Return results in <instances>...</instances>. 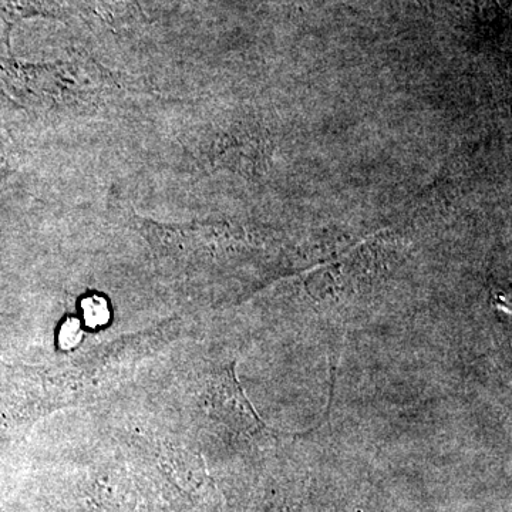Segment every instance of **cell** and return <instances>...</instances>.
Returning a JSON list of instances; mask_svg holds the SVG:
<instances>
[{
  "label": "cell",
  "instance_id": "cell-1",
  "mask_svg": "<svg viewBox=\"0 0 512 512\" xmlns=\"http://www.w3.org/2000/svg\"><path fill=\"white\" fill-rule=\"evenodd\" d=\"M175 328L170 323L134 335L111 340L80 355L49 360L45 365L26 366L23 376L22 410L26 423L69 409L107 399L128 383Z\"/></svg>",
  "mask_w": 512,
  "mask_h": 512
},
{
  "label": "cell",
  "instance_id": "cell-2",
  "mask_svg": "<svg viewBox=\"0 0 512 512\" xmlns=\"http://www.w3.org/2000/svg\"><path fill=\"white\" fill-rule=\"evenodd\" d=\"M197 404L208 419L217 420L222 426L242 436H259L271 431L259 419L238 383L235 362L227 363L208 375L202 383Z\"/></svg>",
  "mask_w": 512,
  "mask_h": 512
},
{
  "label": "cell",
  "instance_id": "cell-3",
  "mask_svg": "<svg viewBox=\"0 0 512 512\" xmlns=\"http://www.w3.org/2000/svg\"><path fill=\"white\" fill-rule=\"evenodd\" d=\"M76 3L111 29H126L147 22L140 0H76Z\"/></svg>",
  "mask_w": 512,
  "mask_h": 512
},
{
  "label": "cell",
  "instance_id": "cell-4",
  "mask_svg": "<svg viewBox=\"0 0 512 512\" xmlns=\"http://www.w3.org/2000/svg\"><path fill=\"white\" fill-rule=\"evenodd\" d=\"M32 18L64 20L67 15L55 0H0V30L6 42L19 22Z\"/></svg>",
  "mask_w": 512,
  "mask_h": 512
},
{
  "label": "cell",
  "instance_id": "cell-5",
  "mask_svg": "<svg viewBox=\"0 0 512 512\" xmlns=\"http://www.w3.org/2000/svg\"><path fill=\"white\" fill-rule=\"evenodd\" d=\"M80 322L84 330H96L109 325L111 311L109 302L103 296L90 295L80 302Z\"/></svg>",
  "mask_w": 512,
  "mask_h": 512
},
{
  "label": "cell",
  "instance_id": "cell-6",
  "mask_svg": "<svg viewBox=\"0 0 512 512\" xmlns=\"http://www.w3.org/2000/svg\"><path fill=\"white\" fill-rule=\"evenodd\" d=\"M84 336V328L79 318H67L60 328L59 348L63 352H70L80 345Z\"/></svg>",
  "mask_w": 512,
  "mask_h": 512
},
{
  "label": "cell",
  "instance_id": "cell-7",
  "mask_svg": "<svg viewBox=\"0 0 512 512\" xmlns=\"http://www.w3.org/2000/svg\"><path fill=\"white\" fill-rule=\"evenodd\" d=\"M5 325H6L5 315H2V313H0V332H2V329L5 328Z\"/></svg>",
  "mask_w": 512,
  "mask_h": 512
}]
</instances>
